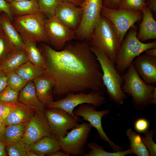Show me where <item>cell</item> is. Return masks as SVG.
I'll return each instance as SVG.
<instances>
[{"mask_svg":"<svg viewBox=\"0 0 156 156\" xmlns=\"http://www.w3.org/2000/svg\"><path fill=\"white\" fill-rule=\"evenodd\" d=\"M40 49L46 65L43 75L53 81L54 94L87 91L104 94L101 68L88 41L71 40L59 51L44 43Z\"/></svg>","mask_w":156,"mask_h":156,"instance_id":"cell-1","label":"cell"},{"mask_svg":"<svg viewBox=\"0 0 156 156\" xmlns=\"http://www.w3.org/2000/svg\"><path fill=\"white\" fill-rule=\"evenodd\" d=\"M89 44L100 65L103 82L109 97L116 105H122L127 97L122 88L123 83L122 75L115 63L102 51L96 46Z\"/></svg>","mask_w":156,"mask_h":156,"instance_id":"cell-2","label":"cell"},{"mask_svg":"<svg viewBox=\"0 0 156 156\" xmlns=\"http://www.w3.org/2000/svg\"><path fill=\"white\" fill-rule=\"evenodd\" d=\"M123 39L117 54L115 64L120 73H124L134 59L146 50L156 48V41L144 43L137 37V32L134 27L130 29Z\"/></svg>","mask_w":156,"mask_h":156,"instance_id":"cell-3","label":"cell"},{"mask_svg":"<svg viewBox=\"0 0 156 156\" xmlns=\"http://www.w3.org/2000/svg\"><path fill=\"white\" fill-rule=\"evenodd\" d=\"M88 42L99 48L115 63L121 42L113 25L106 18L101 15Z\"/></svg>","mask_w":156,"mask_h":156,"instance_id":"cell-4","label":"cell"},{"mask_svg":"<svg viewBox=\"0 0 156 156\" xmlns=\"http://www.w3.org/2000/svg\"><path fill=\"white\" fill-rule=\"evenodd\" d=\"M40 11L13 18L12 23L24 42L34 41L49 44L44 28L46 19Z\"/></svg>","mask_w":156,"mask_h":156,"instance_id":"cell-5","label":"cell"},{"mask_svg":"<svg viewBox=\"0 0 156 156\" xmlns=\"http://www.w3.org/2000/svg\"><path fill=\"white\" fill-rule=\"evenodd\" d=\"M122 75L123 83L122 89L124 93L130 95L136 109L143 110L147 107L155 86L146 83L135 70L133 62Z\"/></svg>","mask_w":156,"mask_h":156,"instance_id":"cell-6","label":"cell"},{"mask_svg":"<svg viewBox=\"0 0 156 156\" xmlns=\"http://www.w3.org/2000/svg\"><path fill=\"white\" fill-rule=\"evenodd\" d=\"M80 6L82 14L80 23L75 31V39L88 42L101 18L103 0H84Z\"/></svg>","mask_w":156,"mask_h":156,"instance_id":"cell-7","label":"cell"},{"mask_svg":"<svg viewBox=\"0 0 156 156\" xmlns=\"http://www.w3.org/2000/svg\"><path fill=\"white\" fill-rule=\"evenodd\" d=\"M101 15L111 23L122 42L127 32L135 24L142 18V11H133L119 9H111L103 7Z\"/></svg>","mask_w":156,"mask_h":156,"instance_id":"cell-8","label":"cell"},{"mask_svg":"<svg viewBox=\"0 0 156 156\" xmlns=\"http://www.w3.org/2000/svg\"><path fill=\"white\" fill-rule=\"evenodd\" d=\"M92 127L89 122L78 124L59 140L61 151L69 155H82Z\"/></svg>","mask_w":156,"mask_h":156,"instance_id":"cell-9","label":"cell"},{"mask_svg":"<svg viewBox=\"0 0 156 156\" xmlns=\"http://www.w3.org/2000/svg\"><path fill=\"white\" fill-rule=\"evenodd\" d=\"M102 94L92 91L87 93L80 92L70 93L64 98L56 101H52L45 106L48 108H58L63 110L72 116L76 117L73 113L75 107L81 104L88 103L99 107L106 103Z\"/></svg>","mask_w":156,"mask_h":156,"instance_id":"cell-10","label":"cell"},{"mask_svg":"<svg viewBox=\"0 0 156 156\" xmlns=\"http://www.w3.org/2000/svg\"><path fill=\"white\" fill-rule=\"evenodd\" d=\"M43 112L53 137L58 140L66 135L68 130L73 129L81 121L80 117L73 116L60 109H44Z\"/></svg>","mask_w":156,"mask_h":156,"instance_id":"cell-11","label":"cell"},{"mask_svg":"<svg viewBox=\"0 0 156 156\" xmlns=\"http://www.w3.org/2000/svg\"><path fill=\"white\" fill-rule=\"evenodd\" d=\"M96 108L92 104H83L79 105L77 109L74 110L73 113L75 116L82 117L83 120L88 121L92 127L95 128L99 137L103 141L108 143L113 152L123 151L122 147L110 140L103 128L102 119L103 116L109 114V110L99 111L96 110Z\"/></svg>","mask_w":156,"mask_h":156,"instance_id":"cell-12","label":"cell"},{"mask_svg":"<svg viewBox=\"0 0 156 156\" xmlns=\"http://www.w3.org/2000/svg\"><path fill=\"white\" fill-rule=\"evenodd\" d=\"M44 28L49 44L55 50H62L67 42L75 39V31L55 15L46 19Z\"/></svg>","mask_w":156,"mask_h":156,"instance_id":"cell-13","label":"cell"},{"mask_svg":"<svg viewBox=\"0 0 156 156\" xmlns=\"http://www.w3.org/2000/svg\"><path fill=\"white\" fill-rule=\"evenodd\" d=\"M46 136L53 137L43 112H36L26 126L21 141L28 145Z\"/></svg>","mask_w":156,"mask_h":156,"instance_id":"cell-14","label":"cell"},{"mask_svg":"<svg viewBox=\"0 0 156 156\" xmlns=\"http://www.w3.org/2000/svg\"><path fill=\"white\" fill-rule=\"evenodd\" d=\"M82 10L67 1H62L57 5L54 15L70 29L75 31L79 26L82 18Z\"/></svg>","mask_w":156,"mask_h":156,"instance_id":"cell-15","label":"cell"},{"mask_svg":"<svg viewBox=\"0 0 156 156\" xmlns=\"http://www.w3.org/2000/svg\"><path fill=\"white\" fill-rule=\"evenodd\" d=\"M133 63L138 74L146 83L152 85L156 83V57L140 54Z\"/></svg>","mask_w":156,"mask_h":156,"instance_id":"cell-16","label":"cell"},{"mask_svg":"<svg viewBox=\"0 0 156 156\" xmlns=\"http://www.w3.org/2000/svg\"><path fill=\"white\" fill-rule=\"evenodd\" d=\"M142 11V19L137 37L143 42L147 40L156 39V22L153 14L148 8L145 7Z\"/></svg>","mask_w":156,"mask_h":156,"instance_id":"cell-17","label":"cell"},{"mask_svg":"<svg viewBox=\"0 0 156 156\" xmlns=\"http://www.w3.org/2000/svg\"><path fill=\"white\" fill-rule=\"evenodd\" d=\"M31 107L19 102L6 118L5 126L12 125L27 124L35 114Z\"/></svg>","mask_w":156,"mask_h":156,"instance_id":"cell-18","label":"cell"},{"mask_svg":"<svg viewBox=\"0 0 156 156\" xmlns=\"http://www.w3.org/2000/svg\"><path fill=\"white\" fill-rule=\"evenodd\" d=\"M32 81L37 96L44 106L53 101L54 84L50 79L42 75L35 78Z\"/></svg>","mask_w":156,"mask_h":156,"instance_id":"cell-19","label":"cell"},{"mask_svg":"<svg viewBox=\"0 0 156 156\" xmlns=\"http://www.w3.org/2000/svg\"><path fill=\"white\" fill-rule=\"evenodd\" d=\"M18 102L34 109L35 112H43L44 105L38 98L32 81H29L20 91Z\"/></svg>","mask_w":156,"mask_h":156,"instance_id":"cell-20","label":"cell"},{"mask_svg":"<svg viewBox=\"0 0 156 156\" xmlns=\"http://www.w3.org/2000/svg\"><path fill=\"white\" fill-rule=\"evenodd\" d=\"M29 61L24 49H16L10 53L0 64V69L6 74L15 71L22 64Z\"/></svg>","mask_w":156,"mask_h":156,"instance_id":"cell-21","label":"cell"},{"mask_svg":"<svg viewBox=\"0 0 156 156\" xmlns=\"http://www.w3.org/2000/svg\"><path fill=\"white\" fill-rule=\"evenodd\" d=\"M29 150L38 156H47L49 154L60 150L59 140L53 137L46 136L28 145Z\"/></svg>","mask_w":156,"mask_h":156,"instance_id":"cell-22","label":"cell"},{"mask_svg":"<svg viewBox=\"0 0 156 156\" xmlns=\"http://www.w3.org/2000/svg\"><path fill=\"white\" fill-rule=\"evenodd\" d=\"M27 124L5 126L3 131L0 132V141L5 146H9L21 141Z\"/></svg>","mask_w":156,"mask_h":156,"instance_id":"cell-23","label":"cell"},{"mask_svg":"<svg viewBox=\"0 0 156 156\" xmlns=\"http://www.w3.org/2000/svg\"><path fill=\"white\" fill-rule=\"evenodd\" d=\"M1 28L15 47L17 49H24L25 44L19 33L12 24L8 15L2 12Z\"/></svg>","mask_w":156,"mask_h":156,"instance_id":"cell-24","label":"cell"},{"mask_svg":"<svg viewBox=\"0 0 156 156\" xmlns=\"http://www.w3.org/2000/svg\"><path fill=\"white\" fill-rule=\"evenodd\" d=\"M8 3L13 18L40 11L38 0H27Z\"/></svg>","mask_w":156,"mask_h":156,"instance_id":"cell-25","label":"cell"},{"mask_svg":"<svg viewBox=\"0 0 156 156\" xmlns=\"http://www.w3.org/2000/svg\"><path fill=\"white\" fill-rule=\"evenodd\" d=\"M44 69L28 61L20 66L15 71L29 81L43 75Z\"/></svg>","mask_w":156,"mask_h":156,"instance_id":"cell-26","label":"cell"},{"mask_svg":"<svg viewBox=\"0 0 156 156\" xmlns=\"http://www.w3.org/2000/svg\"><path fill=\"white\" fill-rule=\"evenodd\" d=\"M126 135L130 142V148L134 154L138 156H149V152L142 141L141 137L130 128L126 130Z\"/></svg>","mask_w":156,"mask_h":156,"instance_id":"cell-27","label":"cell"},{"mask_svg":"<svg viewBox=\"0 0 156 156\" xmlns=\"http://www.w3.org/2000/svg\"><path fill=\"white\" fill-rule=\"evenodd\" d=\"M36 42L29 41L24 43L25 49L28 60L33 64L44 69L46 65L43 55L37 46Z\"/></svg>","mask_w":156,"mask_h":156,"instance_id":"cell-28","label":"cell"},{"mask_svg":"<svg viewBox=\"0 0 156 156\" xmlns=\"http://www.w3.org/2000/svg\"><path fill=\"white\" fill-rule=\"evenodd\" d=\"M87 146L90 150L88 153H85L83 156H125L128 155H134L130 148L126 151L109 152L105 151L104 148L97 143H89Z\"/></svg>","mask_w":156,"mask_h":156,"instance_id":"cell-29","label":"cell"},{"mask_svg":"<svg viewBox=\"0 0 156 156\" xmlns=\"http://www.w3.org/2000/svg\"><path fill=\"white\" fill-rule=\"evenodd\" d=\"M16 49L1 28L0 31V64Z\"/></svg>","mask_w":156,"mask_h":156,"instance_id":"cell-30","label":"cell"},{"mask_svg":"<svg viewBox=\"0 0 156 156\" xmlns=\"http://www.w3.org/2000/svg\"><path fill=\"white\" fill-rule=\"evenodd\" d=\"M6 75L7 85L19 92L29 82L15 71L9 72Z\"/></svg>","mask_w":156,"mask_h":156,"instance_id":"cell-31","label":"cell"},{"mask_svg":"<svg viewBox=\"0 0 156 156\" xmlns=\"http://www.w3.org/2000/svg\"><path fill=\"white\" fill-rule=\"evenodd\" d=\"M62 0H38L40 11L49 18L54 15L55 9Z\"/></svg>","mask_w":156,"mask_h":156,"instance_id":"cell-32","label":"cell"},{"mask_svg":"<svg viewBox=\"0 0 156 156\" xmlns=\"http://www.w3.org/2000/svg\"><path fill=\"white\" fill-rule=\"evenodd\" d=\"M19 91L7 85L0 92V103H15L18 102Z\"/></svg>","mask_w":156,"mask_h":156,"instance_id":"cell-33","label":"cell"},{"mask_svg":"<svg viewBox=\"0 0 156 156\" xmlns=\"http://www.w3.org/2000/svg\"><path fill=\"white\" fill-rule=\"evenodd\" d=\"M5 148L9 156H27L29 151L28 145L21 141L11 146H5Z\"/></svg>","mask_w":156,"mask_h":156,"instance_id":"cell-34","label":"cell"},{"mask_svg":"<svg viewBox=\"0 0 156 156\" xmlns=\"http://www.w3.org/2000/svg\"><path fill=\"white\" fill-rule=\"evenodd\" d=\"M145 7L144 0H119L118 9L142 11Z\"/></svg>","mask_w":156,"mask_h":156,"instance_id":"cell-35","label":"cell"},{"mask_svg":"<svg viewBox=\"0 0 156 156\" xmlns=\"http://www.w3.org/2000/svg\"><path fill=\"white\" fill-rule=\"evenodd\" d=\"M155 130H147L144 132V136H141L143 143L147 149L151 156H156V144L153 140Z\"/></svg>","mask_w":156,"mask_h":156,"instance_id":"cell-36","label":"cell"},{"mask_svg":"<svg viewBox=\"0 0 156 156\" xmlns=\"http://www.w3.org/2000/svg\"><path fill=\"white\" fill-rule=\"evenodd\" d=\"M16 104L0 103V119L4 125L6 118L14 108Z\"/></svg>","mask_w":156,"mask_h":156,"instance_id":"cell-37","label":"cell"},{"mask_svg":"<svg viewBox=\"0 0 156 156\" xmlns=\"http://www.w3.org/2000/svg\"><path fill=\"white\" fill-rule=\"evenodd\" d=\"M149 126L148 121L144 118L138 119L134 124L135 129L136 131L139 133H144L147 130Z\"/></svg>","mask_w":156,"mask_h":156,"instance_id":"cell-38","label":"cell"},{"mask_svg":"<svg viewBox=\"0 0 156 156\" xmlns=\"http://www.w3.org/2000/svg\"><path fill=\"white\" fill-rule=\"evenodd\" d=\"M0 12L8 14L12 21L13 18L10 11L9 3L5 0H0Z\"/></svg>","mask_w":156,"mask_h":156,"instance_id":"cell-39","label":"cell"},{"mask_svg":"<svg viewBox=\"0 0 156 156\" xmlns=\"http://www.w3.org/2000/svg\"><path fill=\"white\" fill-rule=\"evenodd\" d=\"M119 0H103V7L111 9H118Z\"/></svg>","mask_w":156,"mask_h":156,"instance_id":"cell-40","label":"cell"},{"mask_svg":"<svg viewBox=\"0 0 156 156\" xmlns=\"http://www.w3.org/2000/svg\"><path fill=\"white\" fill-rule=\"evenodd\" d=\"M7 86V75L0 69V92Z\"/></svg>","mask_w":156,"mask_h":156,"instance_id":"cell-41","label":"cell"},{"mask_svg":"<svg viewBox=\"0 0 156 156\" xmlns=\"http://www.w3.org/2000/svg\"><path fill=\"white\" fill-rule=\"evenodd\" d=\"M146 7L148 8L151 13H156V0H147L145 2Z\"/></svg>","mask_w":156,"mask_h":156,"instance_id":"cell-42","label":"cell"},{"mask_svg":"<svg viewBox=\"0 0 156 156\" xmlns=\"http://www.w3.org/2000/svg\"><path fill=\"white\" fill-rule=\"evenodd\" d=\"M156 104V87H155L148 102V105Z\"/></svg>","mask_w":156,"mask_h":156,"instance_id":"cell-43","label":"cell"},{"mask_svg":"<svg viewBox=\"0 0 156 156\" xmlns=\"http://www.w3.org/2000/svg\"><path fill=\"white\" fill-rule=\"evenodd\" d=\"M60 150L48 154V156H69V155L64 152Z\"/></svg>","mask_w":156,"mask_h":156,"instance_id":"cell-44","label":"cell"},{"mask_svg":"<svg viewBox=\"0 0 156 156\" xmlns=\"http://www.w3.org/2000/svg\"><path fill=\"white\" fill-rule=\"evenodd\" d=\"M146 55L152 57H156V48H152L144 51Z\"/></svg>","mask_w":156,"mask_h":156,"instance_id":"cell-45","label":"cell"},{"mask_svg":"<svg viewBox=\"0 0 156 156\" xmlns=\"http://www.w3.org/2000/svg\"><path fill=\"white\" fill-rule=\"evenodd\" d=\"M5 147V145L0 141V156H7L8 155Z\"/></svg>","mask_w":156,"mask_h":156,"instance_id":"cell-46","label":"cell"},{"mask_svg":"<svg viewBox=\"0 0 156 156\" xmlns=\"http://www.w3.org/2000/svg\"><path fill=\"white\" fill-rule=\"evenodd\" d=\"M71 3L76 5L80 6L84 0H62Z\"/></svg>","mask_w":156,"mask_h":156,"instance_id":"cell-47","label":"cell"},{"mask_svg":"<svg viewBox=\"0 0 156 156\" xmlns=\"http://www.w3.org/2000/svg\"><path fill=\"white\" fill-rule=\"evenodd\" d=\"M5 127V125L3 123L0 119V132L3 131Z\"/></svg>","mask_w":156,"mask_h":156,"instance_id":"cell-48","label":"cell"},{"mask_svg":"<svg viewBox=\"0 0 156 156\" xmlns=\"http://www.w3.org/2000/svg\"><path fill=\"white\" fill-rule=\"evenodd\" d=\"M27 0H5L8 3H11L14 2H18Z\"/></svg>","mask_w":156,"mask_h":156,"instance_id":"cell-49","label":"cell"},{"mask_svg":"<svg viewBox=\"0 0 156 156\" xmlns=\"http://www.w3.org/2000/svg\"><path fill=\"white\" fill-rule=\"evenodd\" d=\"M1 12H0V31L2 28L1 25Z\"/></svg>","mask_w":156,"mask_h":156,"instance_id":"cell-50","label":"cell"},{"mask_svg":"<svg viewBox=\"0 0 156 156\" xmlns=\"http://www.w3.org/2000/svg\"><path fill=\"white\" fill-rule=\"evenodd\" d=\"M145 2L147 0H144Z\"/></svg>","mask_w":156,"mask_h":156,"instance_id":"cell-51","label":"cell"}]
</instances>
